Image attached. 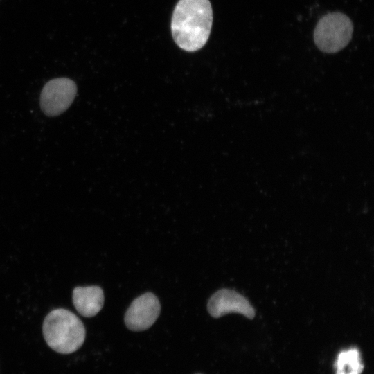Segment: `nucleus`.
<instances>
[{
	"instance_id": "nucleus-1",
	"label": "nucleus",
	"mask_w": 374,
	"mask_h": 374,
	"mask_svg": "<svg viewBox=\"0 0 374 374\" xmlns=\"http://www.w3.org/2000/svg\"><path fill=\"white\" fill-rule=\"evenodd\" d=\"M212 23L209 0H179L171 21L173 39L186 51H198L207 42Z\"/></svg>"
},
{
	"instance_id": "nucleus-2",
	"label": "nucleus",
	"mask_w": 374,
	"mask_h": 374,
	"mask_svg": "<svg viewBox=\"0 0 374 374\" xmlns=\"http://www.w3.org/2000/svg\"><path fill=\"white\" fill-rule=\"evenodd\" d=\"M48 346L61 354H70L83 344L86 331L82 321L72 312L59 308L51 311L42 326Z\"/></svg>"
},
{
	"instance_id": "nucleus-3",
	"label": "nucleus",
	"mask_w": 374,
	"mask_h": 374,
	"mask_svg": "<svg viewBox=\"0 0 374 374\" xmlns=\"http://www.w3.org/2000/svg\"><path fill=\"white\" fill-rule=\"evenodd\" d=\"M353 25L350 19L339 12L324 15L314 31V41L322 52L334 53L347 46L351 39Z\"/></svg>"
},
{
	"instance_id": "nucleus-4",
	"label": "nucleus",
	"mask_w": 374,
	"mask_h": 374,
	"mask_svg": "<svg viewBox=\"0 0 374 374\" xmlns=\"http://www.w3.org/2000/svg\"><path fill=\"white\" fill-rule=\"evenodd\" d=\"M77 93L74 81L68 78L49 80L40 95V107L48 116H56L64 112L73 102Z\"/></svg>"
},
{
	"instance_id": "nucleus-5",
	"label": "nucleus",
	"mask_w": 374,
	"mask_h": 374,
	"mask_svg": "<svg viewBox=\"0 0 374 374\" xmlns=\"http://www.w3.org/2000/svg\"><path fill=\"white\" fill-rule=\"evenodd\" d=\"M161 310L158 298L152 293H145L136 298L125 314V323L132 331L149 328L157 319Z\"/></svg>"
},
{
	"instance_id": "nucleus-6",
	"label": "nucleus",
	"mask_w": 374,
	"mask_h": 374,
	"mask_svg": "<svg viewBox=\"0 0 374 374\" xmlns=\"http://www.w3.org/2000/svg\"><path fill=\"white\" fill-rule=\"evenodd\" d=\"M207 308L209 314L218 318L228 313L242 314L253 319L255 310L249 301L238 292L229 289H221L209 299Z\"/></svg>"
},
{
	"instance_id": "nucleus-7",
	"label": "nucleus",
	"mask_w": 374,
	"mask_h": 374,
	"mask_svg": "<svg viewBox=\"0 0 374 374\" xmlns=\"http://www.w3.org/2000/svg\"><path fill=\"white\" fill-rule=\"evenodd\" d=\"M74 307L80 314L85 317L96 315L104 303L103 290L96 285L76 287L73 290Z\"/></svg>"
},
{
	"instance_id": "nucleus-8",
	"label": "nucleus",
	"mask_w": 374,
	"mask_h": 374,
	"mask_svg": "<svg viewBox=\"0 0 374 374\" xmlns=\"http://www.w3.org/2000/svg\"><path fill=\"white\" fill-rule=\"evenodd\" d=\"M336 374H360L363 369L357 349L350 348L340 353L337 357Z\"/></svg>"
}]
</instances>
